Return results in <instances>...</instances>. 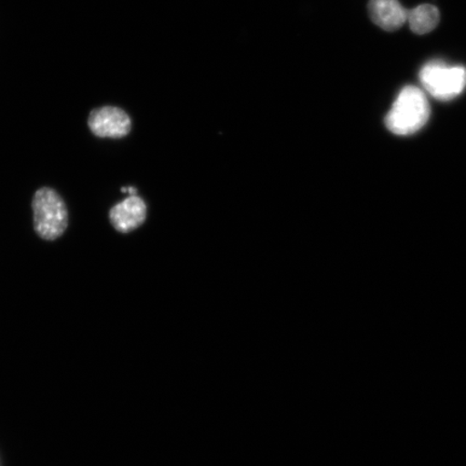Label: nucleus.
Here are the masks:
<instances>
[{"mask_svg": "<svg viewBox=\"0 0 466 466\" xmlns=\"http://www.w3.org/2000/svg\"><path fill=\"white\" fill-rule=\"evenodd\" d=\"M430 104L422 90L407 86L400 91L386 116V126L396 136H411L427 125Z\"/></svg>", "mask_w": 466, "mask_h": 466, "instance_id": "obj_1", "label": "nucleus"}, {"mask_svg": "<svg viewBox=\"0 0 466 466\" xmlns=\"http://www.w3.org/2000/svg\"><path fill=\"white\" fill-rule=\"evenodd\" d=\"M34 228L46 241H55L63 236L68 226L66 202L54 189L37 190L33 199Z\"/></svg>", "mask_w": 466, "mask_h": 466, "instance_id": "obj_2", "label": "nucleus"}, {"mask_svg": "<svg viewBox=\"0 0 466 466\" xmlns=\"http://www.w3.org/2000/svg\"><path fill=\"white\" fill-rule=\"evenodd\" d=\"M419 77L424 89L439 101H451L466 87V68L463 66L430 62L422 67Z\"/></svg>", "mask_w": 466, "mask_h": 466, "instance_id": "obj_3", "label": "nucleus"}, {"mask_svg": "<svg viewBox=\"0 0 466 466\" xmlns=\"http://www.w3.org/2000/svg\"><path fill=\"white\" fill-rule=\"evenodd\" d=\"M90 130L95 136L102 138H121L131 130V119L124 110L116 107H102L90 114Z\"/></svg>", "mask_w": 466, "mask_h": 466, "instance_id": "obj_4", "label": "nucleus"}, {"mask_svg": "<svg viewBox=\"0 0 466 466\" xmlns=\"http://www.w3.org/2000/svg\"><path fill=\"white\" fill-rule=\"evenodd\" d=\"M147 217V207L141 198L130 196L116 204L109 212V218L116 231L127 233L136 230Z\"/></svg>", "mask_w": 466, "mask_h": 466, "instance_id": "obj_5", "label": "nucleus"}, {"mask_svg": "<svg viewBox=\"0 0 466 466\" xmlns=\"http://www.w3.org/2000/svg\"><path fill=\"white\" fill-rule=\"evenodd\" d=\"M369 14L370 20L387 32L398 31L408 17V11L399 0H370Z\"/></svg>", "mask_w": 466, "mask_h": 466, "instance_id": "obj_6", "label": "nucleus"}, {"mask_svg": "<svg viewBox=\"0 0 466 466\" xmlns=\"http://www.w3.org/2000/svg\"><path fill=\"white\" fill-rule=\"evenodd\" d=\"M408 23L411 31L417 35L429 34L439 25L441 14L432 5H418L415 9L408 11Z\"/></svg>", "mask_w": 466, "mask_h": 466, "instance_id": "obj_7", "label": "nucleus"}]
</instances>
